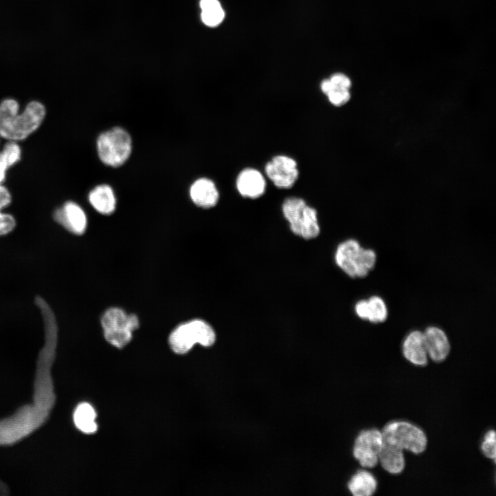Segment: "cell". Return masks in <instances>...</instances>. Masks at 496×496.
Listing matches in <instances>:
<instances>
[{
	"label": "cell",
	"mask_w": 496,
	"mask_h": 496,
	"mask_svg": "<svg viewBox=\"0 0 496 496\" xmlns=\"http://www.w3.org/2000/svg\"><path fill=\"white\" fill-rule=\"evenodd\" d=\"M402 354L407 361L416 366L424 367L427 365L428 356L423 332L415 330L406 336L402 344Z\"/></svg>",
	"instance_id": "4fadbf2b"
},
{
	"label": "cell",
	"mask_w": 496,
	"mask_h": 496,
	"mask_svg": "<svg viewBox=\"0 0 496 496\" xmlns=\"http://www.w3.org/2000/svg\"><path fill=\"white\" fill-rule=\"evenodd\" d=\"M189 194L195 205L205 209L214 207L219 199V192L215 183L207 178L194 181L190 187Z\"/></svg>",
	"instance_id": "5bb4252c"
},
{
	"label": "cell",
	"mask_w": 496,
	"mask_h": 496,
	"mask_svg": "<svg viewBox=\"0 0 496 496\" xmlns=\"http://www.w3.org/2000/svg\"><path fill=\"white\" fill-rule=\"evenodd\" d=\"M96 412L87 403L78 406L74 414V421L76 427L85 433H93L97 430L95 422Z\"/></svg>",
	"instance_id": "d6986e66"
},
{
	"label": "cell",
	"mask_w": 496,
	"mask_h": 496,
	"mask_svg": "<svg viewBox=\"0 0 496 496\" xmlns=\"http://www.w3.org/2000/svg\"><path fill=\"white\" fill-rule=\"evenodd\" d=\"M384 442L415 455L423 453L428 446L424 431L417 425L406 420L388 422L381 430Z\"/></svg>",
	"instance_id": "277c9868"
},
{
	"label": "cell",
	"mask_w": 496,
	"mask_h": 496,
	"mask_svg": "<svg viewBox=\"0 0 496 496\" xmlns=\"http://www.w3.org/2000/svg\"><path fill=\"white\" fill-rule=\"evenodd\" d=\"M92 206L100 214H111L116 207V198L112 187L103 184L95 187L89 194Z\"/></svg>",
	"instance_id": "ac0fdd59"
},
{
	"label": "cell",
	"mask_w": 496,
	"mask_h": 496,
	"mask_svg": "<svg viewBox=\"0 0 496 496\" xmlns=\"http://www.w3.org/2000/svg\"><path fill=\"white\" fill-rule=\"evenodd\" d=\"M355 311L360 318L375 324L384 322L388 316L386 303L377 296L359 300L355 306Z\"/></svg>",
	"instance_id": "9a60e30c"
},
{
	"label": "cell",
	"mask_w": 496,
	"mask_h": 496,
	"mask_svg": "<svg viewBox=\"0 0 496 496\" xmlns=\"http://www.w3.org/2000/svg\"><path fill=\"white\" fill-rule=\"evenodd\" d=\"M11 195L8 189L0 185V236L10 233L15 227L14 218L8 214L1 213V209L11 202Z\"/></svg>",
	"instance_id": "44dd1931"
},
{
	"label": "cell",
	"mask_w": 496,
	"mask_h": 496,
	"mask_svg": "<svg viewBox=\"0 0 496 496\" xmlns=\"http://www.w3.org/2000/svg\"><path fill=\"white\" fill-rule=\"evenodd\" d=\"M424 341L428 356L436 363L444 362L451 351L448 336L440 328L431 326L423 332Z\"/></svg>",
	"instance_id": "8fae6325"
},
{
	"label": "cell",
	"mask_w": 496,
	"mask_h": 496,
	"mask_svg": "<svg viewBox=\"0 0 496 496\" xmlns=\"http://www.w3.org/2000/svg\"><path fill=\"white\" fill-rule=\"evenodd\" d=\"M236 185L238 193L242 197L250 199L260 198L266 189L264 176L258 169L251 167L243 169L238 174Z\"/></svg>",
	"instance_id": "7c38bea8"
},
{
	"label": "cell",
	"mask_w": 496,
	"mask_h": 496,
	"mask_svg": "<svg viewBox=\"0 0 496 496\" xmlns=\"http://www.w3.org/2000/svg\"><path fill=\"white\" fill-rule=\"evenodd\" d=\"M21 151L16 141H9L0 151V185L6 179L7 169L21 159Z\"/></svg>",
	"instance_id": "ffe728a7"
},
{
	"label": "cell",
	"mask_w": 496,
	"mask_h": 496,
	"mask_svg": "<svg viewBox=\"0 0 496 496\" xmlns=\"http://www.w3.org/2000/svg\"><path fill=\"white\" fill-rule=\"evenodd\" d=\"M54 219L71 233L83 234L87 227V218L83 209L76 203L66 202L53 214Z\"/></svg>",
	"instance_id": "30bf717a"
},
{
	"label": "cell",
	"mask_w": 496,
	"mask_h": 496,
	"mask_svg": "<svg viewBox=\"0 0 496 496\" xmlns=\"http://www.w3.org/2000/svg\"><path fill=\"white\" fill-rule=\"evenodd\" d=\"M329 101L334 106L340 107L345 105L351 99L349 90L335 87L326 94Z\"/></svg>",
	"instance_id": "cb8c5ba5"
},
{
	"label": "cell",
	"mask_w": 496,
	"mask_h": 496,
	"mask_svg": "<svg viewBox=\"0 0 496 496\" xmlns=\"http://www.w3.org/2000/svg\"><path fill=\"white\" fill-rule=\"evenodd\" d=\"M45 116V106L34 101L19 114V105L12 99L0 103V136L11 141H22L35 132Z\"/></svg>",
	"instance_id": "6da1fadb"
},
{
	"label": "cell",
	"mask_w": 496,
	"mask_h": 496,
	"mask_svg": "<svg viewBox=\"0 0 496 496\" xmlns=\"http://www.w3.org/2000/svg\"><path fill=\"white\" fill-rule=\"evenodd\" d=\"M96 147L99 156L104 164L118 167L130 156L132 140L127 131L115 127L99 135Z\"/></svg>",
	"instance_id": "52a82bcc"
},
{
	"label": "cell",
	"mask_w": 496,
	"mask_h": 496,
	"mask_svg": "<svg viewBox=\"0 0 496 496\" xmlns=\"http://www.w3.org/2000/svg\"><path fill=\"white\" fill-rule=\"evenodd\" d=\"M383 444L380 430L376 428L362 430L354 440L353 455L363 468H373L378 464V456Z\"/></svg>",
	"instance_id": "ba28073f"
},
{
	"label": "cell",
	"mask_w": 496,
	"mask_h": 496,
	"mask_svg": "<svg viewBox=\"0 0 496 496\" xmlns=\"http://www.w3.org/2000/svg\"><path fill=\"white\" fill-rule=\"evenodd\" d=\"M101 325L105 340L114 347L121 349L132 338V333L139 326L135 314H127L122 309L112 307L101 317Z\"/></svg>",
	"instance_id": "8992f818"
},
{
	"label": "cell",
	"mask_w": 496,
	"mask_h": 496,
	"mask_svg": "<svg viewBox=\"0 0 496 496\" xmlns=\"http://www.w3.org/2000/svg\"><path fill=\"white\" fill-rule=\"evenodd\" d=\"M225 17V12L221 6L202 10L203 22L211 27L216 26L221 23Z\"/></svg>",
	"instance_id": "603a6c76"
},
{
	"label": "cell",
	"mask_w": 496,
	"mask_h": 496,
	"mask_svg": "<svg viewBox=\"0 0 496 496\" xmlns=\"http://www.w3.org/2000/svg\"><path fill=\"white\" fill-rule=\"evenodd\" d=\"M216 333L207 322L195 319L183 322L176 327L171 333L169 343L176 353L184 354L196 344L209 347L214 344Z\"/></svg>",
	"instance_id": "5b68a950"
},
{
	"label": "cell",
	"mask_w": 496,
	"mask_h": 496,
	"mask_svg": "<svg viewBox=\"0 0 496 496\" xmlns=\"http://www.w3.org/2000/svg\"><path fill=\"white\" fill-rule=\"evenodd\" d=\"M480 449L486 458L492 459L495 462L496 440L495 431L494 429H489L485 433L481 442Z\"/></svg>",
	"instance_id": "7402d4cb"
},
{
	"label": "cell",
	"mask_w": 496,
	"mask_h": 496,
	"mask_svg": "<svg viewBox=\"0 0 496 496\" xmlns=\"http://www.w3.org/2000/svg\"><path fill=\"white\" fill-rule=\"evenodd\" d=\"M378 463L387 473L399 475L406 466L404 451L384 442L379 453Z\"/></svg>",
	"instance_id": "2e32d148"
},
{
	"label": "cell",
	"mask_w": 496,
	"mask_h": 496,
	"mask_svg": "<svg viewBox=\"0 0 496 496\" xmlns=\"http://www.w3.org/2000/svg\"><path fill=\"white\" fill-rule=\"evenodd\" d=\"M282 211L291 232L304 240L318 237L320 228L316 209L301 198L289 197L282 203Z\"/></svg>",
	"instance_id": "3957f363"
},
{
	"label": "cell",
	"mask_w": 496,
	"mask_h": 496,
	"mask_svg": "<svg viewBox=\"0 0 496 496\" xmlns=\"http://www.w3.org/2000/svg\"><path fill=\"white\" fill-rule=\"evenodd\" d=\"M329 79L337 88L349 90L351 86L350 79L342 73H335Z\"/></svg>",
	"instance_id": "d4e9b609"
},
{
	"label": "cell",
	"mask_w": 496,
	"mask_h": 496,
	"mask_svg": "<svg viewBox=\"0 0 496 496\" xmlns=\"http://www.w3.org/2000/svg\"><path fill=\"white\" fill-rule=\"evenodd\" d=\"M200 6L202 10L221 6L218 0H201Z\"/></svg>",
	"instance_id": "484cf974"
},
{
	"label": "cell",
	"mask_w": 496,
	"mask_h": 496,
	"mask_svg": "<svg viewBox=\"0 0 496 496\" xmlns=\"http://www.w3.org/2000/svg\"><path fill=\"white\" fill-rule=\"evenodd\" d=\"M347 488L353 496H371L378 488V481L369 471H357L349 479Z\"/></svg>",
	"instance_id": "e0dca14e"
},
{
	"label": "cell",
	"mask_w": 496,
	"mask_h": 496,
	"mask_svg": "<svg viewBox=\"0 0 496 496\" xmlns=\"http://www.w3.org/2000/svg\"><path fill=\"white\" fill-rule=\"evenodd\" d=\"M267 176L280 189H289L299 176L297 162L286 155H277L267 162L265 167Z\"/></svg>",
	"instance_id": "9c48e42d"
},
{
	"label": "cell",
	"mask_w": 496,
	"mask_h": 496,
	"mask_svg": "<svg viewBox=\"0 0 496 496\" xmlns=\"http://www.w3.org/2000/svg\"><path fill=\"white\" fill-rule=\"evenodd\" d=\"M336 265L353 278H364L376 262V254L371 249H365L354 239L342 242L335 253Z\"/></svg>",
	"instance_id": "7a4b0ae2"
}]
</instances>
